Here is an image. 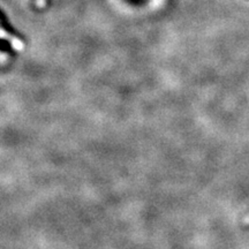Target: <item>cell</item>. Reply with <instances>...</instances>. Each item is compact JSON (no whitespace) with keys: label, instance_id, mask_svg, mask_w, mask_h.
<instances>
[{"label":"cell","instance_id":"6da1fadb","mask_svg":"<svg viewBox=\"0 0 249 249\" xmlns=\"http://www.w3.org/2000/svg\"><path fill=\"white\" fill-rule=\"evenodd\" d=\"M245 224H246V225H249V216L245 219Z\"/></svg>","mask_w":249,"mask_h":249}]
</instances>
